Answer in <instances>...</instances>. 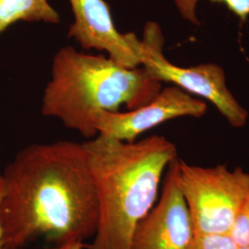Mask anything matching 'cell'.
Segmentation results:
<instances>
[{
  "label": "cell",
  "instance_id": "cell-5",
  "mask_svg": "<svg viewBox=\"0 0 249 249\" xmlns=\"http://www.w3.org/2000/svg\"><path fill=\"white\" fill-rule=\"evenodd\" d=\"M164 41L160 25L155 21H148L141 38V66L161 83L175 85L213 104L232 127L245 126L249 120V112L228 88L223 67L213 62L191 67L178 66L164 55Z\"/></svg>",
  "mask_w": 249,
  "mask_h": 249
},
{
  "label": "cell",
  "instance_id": "cell-9",
  "mask_svg": "<svg viewBox=\"0 0 249 249\" xmlns=\"http://www.w3.org/2000/svg\"><path fill=\"white\" fill-rule=\"evenodd\" d=\"M19 21L57 24L60 16L48 0H0V36Z\"/></svg>",
  "mask_w": 249,
  "mask_h": 249
},
{
  "label": "cell",
  "instance_id": "cell-3",
  "mask_svg": "<svg viewBox=\"0 0 249 249\" xmlns=\"http://www.w3.org/2000/svg\"><path fill=\"white\" fill-rule=\"evenodd\" d=\"M161 84L142 66L125 68L109 56L67 45L53 55L42 114L57 118L89 140L98 135L94 124L97 114L143 107L156 97Z\"/></svg>",
  "mask_w": 249,
  "mask_h": 249
},
{
  "label": "cell",
  "instance_id": "cell-13",
  "mask_svg": "<svg viewBox=\"0 0 249 249\" xmlns=\"http://www.w3.org/2000/svg\"><path fill=\"white\" fill-rule=\"evenodd\" d=\"M3 193H4V183H3L2 175L0 174V206H1V201H2V197H3ZM0 249H7L5 246V242H4V233H3L1 221H0Z\"/></svg>",
  "mask_w": 249,
  "mask_h": 249
},
{
  "label": "cell",
  "instance_id": "cell-10",
  "mask_svg": "<svg viewBox=\"0 0 249 249\" xmlns=\"http://www.w3.org/2000/svg\"><path fill=\"white\" fill-rule=\"evenodd\" d=\"M200 0H174L181 18L194 26H199L200 21L196 14L197 4ZM213 2L222 3L234 14L241 23L246 22L249 18V0H210Z\"/></svg>",
  "mask_w": 249,
  "mask_h": 249
},
{
  "label": "cell",
  "instance_id": "cell-2",
  "mask_svg": "<svg viewBox=\"0 0 249 249\" xmlns=\"http://www.w3.org/2000/svg\"><path fill=\"white\" fill-rule=\"evenodd\" d=\"M98 199V223L86 249H129L134 231L159 196L162 178L178 158L163 136L131 142L97 135L82 143Z\"/></svg>",
  "mask_w": 249,
  "mask_h": 249
},
{
  "label": "cell",
  "instance_id": "cell-7",
  "mask_svg": "<svg viewBox=\"0 0 249 249\" xmlns=\"http://www.w3.org/2000/svg\"><path fill=\"white\" fill-rule=\"evenodd\" d=\"M208 105L175 85L162 88L145 106L124 112H101L94 117L98 135L131 142L153 127L179 117H202Z\"/></svg>",
  "mask_w": 249,
  "mask_h": 249
},
{
  "label": "cell",
  "instance_id": "cell-12",
  "mask_svg": "<svg viewBox=\"0 0 249 249\" xmlns=\"http://www.w3.org/2000/svg\"><path fill=\"white\" fill-rule=\"evenodd\" d=\"M230 234L195 235L188 249H237Z\"/></svg>",
  "mask_w": 249,
  "mask_h": 249
},
{
  "label": "cell",
  "instance_id": "cell-1",
  "mask_svg": "<svg viewBox=\"0 0 249 249\" xmlns=\"http://www.w3.org/2000/svg\"><path fill=\"white\" fill-rule=\"evenodd\" d=\"M1 175L7 249H23L39 238L60 246L93 237L98 199L82 143L31 144Z\"/></svg>",
  "mask_w": 249,
  "mask_h": 249
},
{
  "label": "cell",
  "instance_id": "cell-15",
  "mask_svg": "<svg viewBox=\"0 0 249 249\" xmlns=\"http://www.w3.org/2000/svg\"><path fill=\"white\" fill-rule=\"evenodd\" d=\"M237 249H249V246H247V247H240V248H238Z\"/></svg>",
  "mask_w": 249,
  "mask_h": 249
},
{
  "label": "cell",
  "instance_id": "cell-8",
  "mask_svg": "<svg viewBox=\"0 0 249 249\" xmlns=\"http://www.w3.org/2000/svg\"><path fill=\"white\" fill-rule=\"evenodd\" d=\"M74 21L68 37L83 50L107 53L125 68H137L142 62L141 39L133 33L122 34L116 29L109 4L105 0H69Z\"/></svg>",
  "mask_w": 249,
  "mask_h": 249
},
{
  "label": "cell",
  "instance_id": "cell-14",
  "mask_svg": "<svg viewBox=\"0 0 249 249\" xmlns=\"http://www.w3.org/2000/svg\"><path fill=\"white\" fill-rule=\"evenodd\" d=\"M85 248L82 242H71L60 246H54L52 249H83Z\"/></svg>",
  "mask_w": 249,
  "mask_h": 249
},
{
  "label": "cell",
  "instance_id": "cell-4",
  "mask_svg": "<svg viewBox=\"0 0 249 249\" xmlns=\"http://www.w3.org/2000/svg\"><path fill=\"white\" fill-rule=\"evenodd\" d=\"M178 186L195 235L229 234L249 194V172L224 164L199 166L178 160Z\"/></svg>",
  "mask_w": 249,
  "mask_h": 249
},
{
  "label": "cell",
  "instance_id": "cell-6",
  "mask_svg": "<svg viewBox=\"0 0 249 249\" xmlns=\"http://www.w3.org/2000/svg\"><path fill=\"white\" fill-rule=\"evenodd\" d=\"M178 160L164 174L159 199L137 225L129 249H188L195 237L187 203L178 186Z\"/></svg>",
  "mask_w": 249,
  "mask_h": 249
},
{
  "label": "cell",
  "instance_id": "cell-11",
  "mask_svg": "<svg viewBox=\"0 0 249 249\" xmlns=\"http://www.w3.org/2000/svg\"><path fill=\"white\" fill-rule=\"evenodd\" d=\"M229 234L238 248L249 246V194L241 207Z\"/></svg>",
  "mask_w": 249,
  "mask_h": 249
}]
</instances>
